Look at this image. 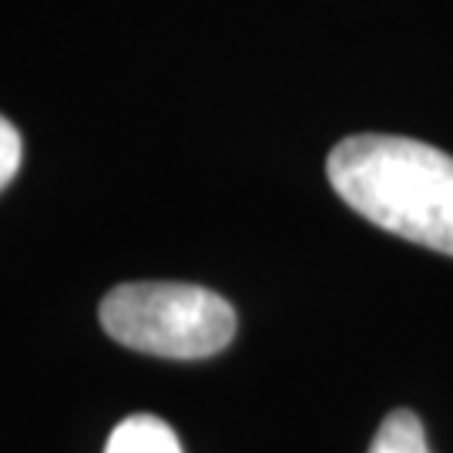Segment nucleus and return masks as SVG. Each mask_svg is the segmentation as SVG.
Segmentation results:
<instances>
[{
    "mask_svg": "<svg viewBox=\"0 0 453 453\" xmlns=\"http://www.w3.org/2000/svg\"><path fill=\"white\" fill-rule=\"evenodd\" d=\"M370 453H430L420 417L410 410L387 413V420L380 423V430L370 443Z\"/></svg>",
    "mask_w": 453,
    "mask_h": 453,
    "instance_id": "20e7f679",
    "label": "nucleus"
},
{
    "mask_svg": "<svg viewBox=\"0 0 453 453\" xmlns=\"http://www.w3.org/2000/svg\"><path fill=\"white\" fill-rule=\"evenodd\" d=\"M101 326L114 342L165 359H205L235 340V309L188 282H128L104 296Z\"/></svg>",
    "mask_w": 453,
    "mask_h": 453,
    "instance_id": "f03ea898",
    "label": "nucleus"
},
{
    "mask_svg": "<svg viewBox=\"0 0 453 453\" xmlns=\"http://www.w3.org/2000/svg\"><path fill=\"white\" fill-rule=\"evenodd\" d=\"M104 453H181V443L165 420L151 413H134L114 426Z\"/></svg>",
    "mask_w": 453,
    "mask_h": 453,
    "instance_id": "7ed1b4c3",
    "label": "nucleus"
},
{
    "mask_svg": "<svg viewBox=\"0 0 453 453\" xmlns=\"http://www.w3.org/2000/svg\"><path fill=\"white\" fill-rule=\"evenodd\" d=\"M20 134L17 128L0 114V192L11 185V179L17 175V168H20Z\"/></svg>",
    "mask_w": 453,
    "mask_h": 453,
    "instance_id": "39448f33",
    "label": "nucleus"
},
{
    "mask_svg": "<svg viewBox=\"0 0 453 453\" xmlns=\"http://www.w3.org/2000/svg\"><path fill=\"white\" fill-rule=\"evenodd\" d=\"M333 192L372 226L453 256V158L400 134H353L326 158Z\"/></svg>",
    "mask_w": 453,
    "mask_h": 453,
    "instance_id": "f257e3e1",
    "label": "nucleus"
}]
</instances>
